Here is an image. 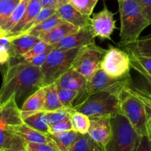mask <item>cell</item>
I'll return each instance as SVG.
<instances>
[{"label":"cell","mask_w":151,"mask_h":151,"mask_svg":"<svg viewBox=\"0 0 151 151\" xmlns=\"http://www.w3.org/2000/svg\"><path fill=\"white\" fill-rule=\"evenodd\" d=\"M28 151H61L53 141L47 143H26Z\"/></svg>","instance_id":"836d02e7"},{"label":"cell","mask_w":151,"mask_h":151,"mask_svg":"<svg viewBox=\"0 0 151 151\" xmlns=\"http://www.w3.org/2000/svg\"><path fill=\"white\" fill-rule=\"evenodd\" d=\"M4 151H28L26 148V142L25 141L19 142Z\"/></svg>","instance_id":"7bdbcfd3"},{"label":"cell","mask_w":151,"mask_h":151,"mask_svg":"<svg viewBox=\"0 0 151 151\" xmlns=\"http://www.w3.org/2000/svg\"><path fill=\"white\" fill-rule=\"evenodd\" d=\"M43 87L44 90V103L43 109L44 111H53L65 108L62 105L58 97L55 83Z\"/></svg>","instance_id":"cb8c5ba5"},{"label":"cell","mask_w":151,"mask_h":151,"mask_svg":"<svg viewBox=\"0 0 151 151\" xmlns=\"http://www.w3.org/2000/svg\"><path fill=\"white\" fill-rule=\"evenodd\" d=\"M127 51L130 52L132 53L133 56H134L135 58L137 60V61L146 69L147 71L150 72L151 74V58H146V57H142V56H139L138 55L135 54L133 52L130 51V50H126Z\"/></svg>","instance_id":"60d3db41"},{"label":"cell","mask_w":151,"mask_h":151,"mask_svg":"<svg viewBox=\"0 0 151 151\" xmlns=\"http://www.w3.org/2000/svg\"><path fill=\"white\" fill-rule=\"evenodd\" d=\"M134 151H151V139L147 135L139 136Z\"/></svg>","instance_id":"8d00e7d4"},{"label":"cell","mask_w":151,"mask_h":151,"mask_svg":"<svg viewBox=\"0 0 151 151\" xmlns=\"http://www.w3.org/2000/svg\"><path fill=\"white\" fill-rule=\"evenodd\" d=\"M81 14L90 16L99 0H66Z\"/></svg>","instance_id":"f546056e"},{"label":"cell","mask_w":151,"mask_h":151,"mask_svg":"<svg viewBox=\"0 0 151 151\" xmlns=\"http://www.w3.org/2000/svg\"><path fill=\"white\" fill-rule=\"evenodd\" d=\"M74 111L75 109L73 108L72 109L63 108V109L53 111H44L42 119L49 126H50L70 116L71 114Z\"/></svg>","instance_id":"f1b7e54d"},{"label":"cell","mask_w":151,"mask_h":151,"mask_svg":"<svg viewBox=\"0 0 151 151\" xmlns=\"http://www.w3.org/2000/svg\"><path fill=\"white\" fill-rule=\"evenodd\" d=\"M117 1L121 20L119 44L124 47L137 41L150 23L136 0Z\"/></svg>","instance_id":"3957f363"},{"label":"cell","mask_w":151,"mask_h":151,"mask_svg":"<svg viewBox=\"0 0 151 151\" xmlns=\"http://www.w3.org/2000/svg\"><path fill=\"white\" fill-rule=\"evenodd\" d=\"M67 1L66 0H40L41 7H49V8L57 9V7L62 3Z\"/></svg>","instance_id":"b9f144b4"},{"label":"cell","mask_w":151,"mask_h":151,"mask_svg":"<svg viewBox=\"0 0 151 151\" xmlns=\"http://www.w3.org/2000/svg\"><path fill=\"white\" fill-rule=\"evenodd\" d=\"M56 13L64 22L71 24L78 28L88 26L90 24V16L81 14L68 1L62 3L57 7Z\"/></svg>","instance_id":"5bb4252c"},{"label":"cell","mask_w":151,"mask_h":151,"mask_svg":"<svg viewBox=\"0 0 151 151\" xmlns=\"http://www.w3.org/2000/svg\"><path fill=\"white\" fill-rule=\"evenodd\" d=\"M44 87L39 88L27 98L20 109L22 119L23 118L39 111H44Z\"/></svg>","instance_id":"ac0fdd59"},{"label":"cell","mask_w":151,"mask_h":151,"mask_svg":"<svg viewBox=\"0 0 151 151\" xmlns=\"http://www.w3.org/2000/svg\"><path fill=\"white\" fill-rule=\"evenodd\" d=\"M141 6L144 15L151 24V0H136Z\"/></svg>","instance_id":"ab89813d"},{"label":"cell","mask_w":151,"mask_h":151,"mask_svg":"<svg viewBox=\"0 0 151 151\" xmlns=\"http://www.w3.org/2000/svg\"><path fill=\"white\" fill-rule=\"evenodd\" d=\"M147 136L151 139V119L150 120L149 123H148L147 127Z\"/></svg>","instance_id":"ee69618b"},{"label":"cell","mask_w":151,"mask_h":151,"mask_svg":"<svg viewBox=\"0 0 151 151\" xmlns=\"http://www.w3.org/2000/svg\"><path fill=\"white\" fill-rule=\"evenodd\" d=\"M41 9V4L40 0H30L29 4L27 7L22 19L4 37L13 38L22 34L25 30L27 25L33 20Z\"/></svg>","instance_id":"2e32d148"},{"label":"cell","mask_w":151,"mask_h":151,"mask_svg":"<svg viewBox=\"0 0 151 151\" xmlns=\"http://www.w3.org/2000/svg\"><path fill=\"white\" fill-rule=\"evenodd\" d=\"M95 37L90 31V26L79 28L76 32L63 38L62 41L53 44V49H68L83 47L90 44H94Z\"/></svg>","instance_id":"4fadbf2b"},{"label":"cell","mask_w":151,"mask_h":151,"mask_svg":"<svg viewBox=\"0 0 151 151\" xmlns=\"http://www.w3.org/2000/svg\"><path fill=\"white\" fill-rule=\"evenodd\" d=\"M8 38L10 40L11 58L16 59L20 58L32 48L33 46L40 41L39 38L31 35H21Z\"/></svg>","instance_id":"e0dca14e"},{"label":"cell","mask_w":151,"mask_h":151,"mask_svg":"<svg viewBox=\"0 0 151 151\" xmlns=\"http://www.w3.org/2000/svg\"><path fill=\"white\" fill-rule=\"evenodd\" d=\"M63 22H65L59 17V16L56 12V13H54L53 16L49 17L48 19H45V20L41 22V23L37 24L36 26L33 27V28L28 29L21 35H31L39 38V37L47 34V32L52 30L53 28H55L56 26L63 23Z\"/></svg>","instance_id":"44dd1931"},{"label":"cell","mask_w":151,"mask_h":151,"mask_svg":"<svg viewBox=\"0 0 151 151\" xmlns=\"http://www.w3.org/2000/svg\"><path fill=\"white\" fill-rule=\"evenodd\" d=\"M124 47L139 56L151 58V35L139 38L137 41L124 46Z\"/></svg>","instance_id":"d4e9b609"},{"label":"cell","mask_w":151,"mask_h":151,"mask_svg":"<svg viewBox=\"0 0 151 151\" xmlns=\"http://www.w3.org/2000/svg\"><path fill=\"white\" fill-rule=\"evenodd\" d=\"M23 122L15 95L0 104V151H4L24 140L13 131L14 125Z\"/></svg>","instance_id":"277c9868"},{"label":"cell","mask_w":151,"mask_h":151,"mask_svg":"<svg viewBox=\"0 0 151 151\" xmlns=\"http://www.w3.org/2000/svg\"><path fill=\"white\" fill-rule=\"evenodd\" d=\"M55 83L61 88L80 92L85 87L87 79L75 69L70 68L62 74Z\"/></svg>","instance_id":"9a60e30c"},{"label":"cell","mask_w":151,"mask_h":151,"mask_svg":"<svg viewBox=\"0 0 151 151\" xmlns=\"http://www.w3.org/2000/svg\"><path fill=\"white\" fill-rule=\"evenodd\" d=\"M112 125L111 117L109 116H98L90 118V127L88 135L105 149L111 135Z\"/></svg>","instance_id":"7c38bea8"},{"label":"cell","mask_w":151,"mask_h":151,"mask_svg":"<svg viewBox=\"0 0 151 151\" xmlns=\"http://www.w3.org/2000/svg\"><path fill=\"white\" fill-rule=\"evenodd\" d=\"M114 14L110 11L106 5L103 10L96 13H93L90 19V31L93 36L99 37L101 39H110L111 35L115 29V20Z\"/></svg>","instance_id":"8fae6325"},{"label":"cell","mask_w":151,"mask_h":151,"mask_svg":"<svg viewBox=\"0 0 151 151\" xmlns=\"http://www.w3.org/2000/svg\"><path fill=\"white\" fill-rule=\"evenodd\" d=\"M106 50L92 44L83 47L76 58L72 68L87 80L101 67Z\"/></svg>","instance_id":"9c48e42d"},{"label":"cell","mask_w":151,"mask_h":151,"mask_svg":"<svg viewBox=\"0 0 151 151\" xmlns=\"http://www.w3.org/2000/svg\"><path fill=\"white\" fill-rule=\"evenodd\" d=\"M11 58L10 44L7 45L0 44V66L8 63Z\"/></svg>","instance_id":"74e56055"},{"label":"cell","mask_w":151,"mask_h":151,"mask_svg":"<svg viewBox=\"0 0 151 151\" xmlns=\"http://www.w3.org/2000/svg\"><path fill=\"white\" fill-rule=\"evenodd\" d=\"M120 114L124 115L139 136L147 135L151 119V94L127 86L119 94Z\"/></svg>","instance_id":"7a4b0ae2"},{"label":"cell","mask_w":151,"mask_h":151,"mask_svg":"<svg viewBox=\"0 0 151 151\" xmlns=\"http://www.w3.org/2000/svg\"><path fill=\"white\" fill-rule=\"evenodd\" d=\"M43 87L41 68L27 63L22 59L10 58L3 74L0 88V104L15 95L16 100Z\"/></svg>","instance_id":"6da1fadb"},{"label":"cell","mask_w":151,"mask_h":151,"mask_svg":"<svg viewBox=\"0 0 151 151\" xmlns=\"http://www.w3.org/2000/svg\"><path fill=\"white\" fill-rule=\"evenodd\" d=\"M21 0H0V29Z\"/></svg>","instance_id":"1f68e13d"},{"label":"cell","mask_w":151,"mask_h":151,"mask_svg":"<svg viewBox=\"0 0 151 151\" xmlns=\"http://www.w3.org/2000/svg\"><path fill=\"white\" fill-rule=\"evenodd\" d=\"M70 151H105V149L97 144L88 134H80Z\"/></svg>","instance_id":"484cf974"},{"label":"cell","mask_w":151,"mask_h":151,"mask_svg":"<svg viewBox=\"0 0 151 151\" xmlns=\"http://www.w3.org/2000/svg\"><path fill=\"white\" fill-rule=\"evenodd\" d=\"M119 94L110 91H99L87 97L82 103L73 106V109L90 118L113 117L120 113Z\"/></svg>","instance_id":"5b68a950"},{"label":"cell","mask_w":151,"mask_h":151,"mask_svg":"<svg viewBox=\"0 0 151 151\" xmlns=\"http://www.w3.org/2000/svg\"><path fill=\"white\" fill-rule=\"evenodd\" d=\"M81 48L52 50L47 54L45 61L41 66L43 86L56 83L62 74L72 68L74 60Z\"/></svg>","instance_id":"8992f818"},{"label":"cell","mask_w":151,"mask_h":151,"mask_svg":"<svg viewBox=\"0 0 151 151\" xmlns=\"http://www.w3.org/2000/svg\"><path fill=\"white\" fill-rule=\"evenodd\" d=\"M70 119L73 131L81 134H87L90 127V117L75 110L71 114Z\"/></svg>","instance_id":"83f0119b"},{"label":"cell","mask_w":151,"mask_h":151,"mask_svg":"<svg viewBox=\"0 0 151 151\" xmlns=\"http://www.w3.org/2000/svg\"><path fill=\"white\" fill-rule=\"evenodd\" d=\"M49 52H45L43 53V54L38 55L36 56H34V57L30 58L28 59H22V60H25L27 63L30 65H32V66H36V67H40L42 66L43 63L45 61L46 58H47V54Z\"/></svg>","instance_id":"f35d334b"},{"label":"cell","mask_w":151,"mask_h":151,"mask_svg":"<svg viewBox=\"0 0 151 151\" xmlns=\"http://www.w3.org/2000/svg\"><path fill=\"white\" fill-rule=\"evenodd\" d=\"M43 113H44V111H39L32 114L23 118V122L24 123H25L30 128L48 135L50 134V126L43 120Z\"/></svg>","instance_id":"4316f807"},{"label":"cell","mask_w":151,"mask_h":151,"mask_svg":"<svg viewBox=\"0 0 151 151\" xmlns=\"http://www.w3.org/2000/svg\"><path fill=\"white\" fill-rule=\"evenodd\" d=\"M112 131L105 151H134L139 135L127 118L118 113L111 117Z\"/></svg>","instance_id":"ba28073f"},{"label":"cell","mask_w":151,"mask_h":151,"mask_svg":"<svg viewBox=\"0 0 151 151\" xmlns=\"http://www.w3.org/2000/svg\"><path fill=\"white\" fill-rule=\"evenodd\" d=\"M126 52L128 53L129 56H130V66H131V68L134 69L135 70L137 71L139 74H141V75L147 80V81L149 83V84L151 86V74L148 71H147L146 69H145L137 61V60L135 58L134 56L132 55V53L130 52L127 51V50H126Z\"/></svg>","instance_id":"e575fe53"},{"label":"cell","mask_w":151,"mask_h":151,"mask_svg":"<svg viewBox=\"0 0 151 151\" xmlns=\"http://www.w3.org/2000/svg\"><path fill=\"white\" fill-rule=\"evenodd\" d=\"M52 50H53V46L50 45V44H46L45 42L40 40L38 42H37L35 45L33 46L32 48L30 50H28L19 59L30 58L36 56L38 55L43 54V53L45 52H50Z\"/></svg>","instance_id":"d6a6232c"},{"label":"cell","mask_w":151,"mask_h":151,"mask_svg":"<svg viewBox=\"0 0 151 151\" xmlns=\"http://www.w3.org/2000/svg\"><path fill=\"white\" fill-rule=\"evenodd\" d=\"M79 134L73 130H70L64 132L50 134L48 136L61 151H70Z\"/></svg>","instance_id":"7402d4cb"},{"label":"cell","mask_w":151,"mask_h":151,"mask_svg":"<svg viewBox=\"0 0 151 151\" xmlns=\"http://www.w3.org/2000/svg\"><path fill=\"white\" fill-rule=\"evenodd\" d=\"M13 131L26 143H47L52 139L47 134L39 132L22 122L20 125H14Z\"/></svg>","instance_id":"d6986e66"},{"label":"cell","mask_w":151,"mask_h":151,"mask_svg":"<svg viewBox=\"0 0 151 151\" xmlns=\"http://www.w3.org/2000/svg\"><path fill=\"white\" fill-rule=\"evenodd\" d=\"M130 75L123 78H112L100 67L87 80L84 89L78 93L73 106L82 103L91 94L99 91H110L119 94L124 87L130 85Z\"/></svg>","instance_id":"52a82bcc"},{"label":"cell","mask_w":151,"mask_h":151,"mask_svg":"<svg viewBox=\"0 0 151 151\" xmlns=\"http://www.w3.org/2000/svg\"><path fill=\"white\" fill-rule=\"evenodd\" d=\"M30 0H21L10 14L5 23L0 29V37H4L22 19Z\"/></svg>","instance_id":"603a6c76"},{"label":"cell","mask_w":151,"mask_h":151,"mask_svg":"<svg viewBox=\"0 0 151 151\" xmlns=\"http://www.w3.org/2000/svg\"><path fill=\"white\" fill-rule=\"evenodd\" d=\"M101 68L112 78H123L130 75V58L126 51L110 46L106 50Z\"/></svg>","instance_id":"30bf717a"},{"label":"cell","mask_w":151,"mask_h":151,"mask_svg":"<svg viewBox=\"0 0 151 151\" xmlns=\"http://www.w3.org/2000/svg\"><path fill=\"white\" fill-rule=\"evenodd\" d=\"M56 84V83H55ZM56 91H57L58 97L61 103L63 106V107L67 109H72L73 108V103L75 101V99L76 97L78 92L72 90L65 89V88H61L59 86L56 84Z\"/></svg>","instance_id":"4dcf8cb0"},{"label":"cell","mask_w":151,"mask_h":151,"mask_svg":"<svg viewBox=\"0 0 151 151\" xmlns=\"http://www.w3.org/2000/svg\"><path fill=\"white\" fill-rule=\"evenodd\" d=\"M78 29L79 28L77 27L65 22L56 26L47 34L39 37V39L46 44L53 45L62 41L68 35L76 32Z\"/></svg>","instance_id":"ffe728a7"},{"label":"cell","mask_w":151,"mask_h":151,"mask_svg":"<svg viewBox=\"0 0 151 151\" xmlns=\"http://www.w3.org/2000/svg\"><path fill=\"white\" fill-rule=\"evenodd\" d=\"M50 134L64 132V131L73 130L70 116L67 118V119L61 121V122H57V123L54 124V125H50Z\"/></svg>","instance_id":"d590c367"}]
</instances>
